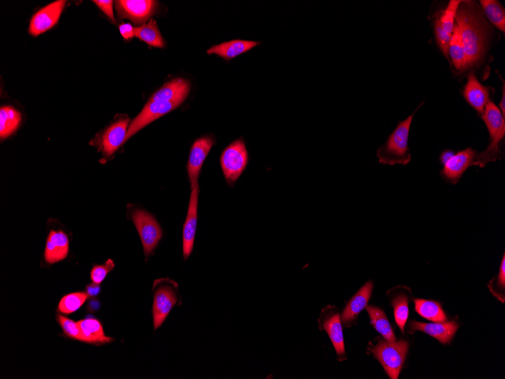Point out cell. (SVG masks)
<instances>
[{"mask_svg": "<svg viewBox=\"0 0 505 379\" xmlns=\"http://www.w3.org/2000/svg\"><path fill=\"white\" fill-rule=\"evenodd\" d=\"M479 6L473 1H462L457 11L458 25L464 43L467 69L482 61L488 46V26Z\"/></svg>", "mask_w": 505, "mask_h": 379, "instance_id": "1", "label": "cell"}, {"mask_svg": "<svg viewBox=\"0 0 505 379\" xmlns=\"http://www.w3.org/2000/svg\"><path fill=\"white\" fill-rule=\"evenodd\" d=\"M423 104L424 102L420 103L413 114L408 116L405 120L400 122L388 137L386 143L378 148L377 156L381 164L391 166L406 165L411 161L412 156L410 149L408 147V137H410L413 117Z\"/></svg>", "mask_w": 505, "mask_h": 379, "instance_id": "2", "label": "cell"}, {"mask_svg": "<svg viewBox=\"0 0 505 379\" xmlns=\"http://www.w3.org/2000/svg\"><path fill=\"white\" fill-rule=\"evenodd\" d=\"M481 117L488 129L489 144L484 151L477 153L474 166L484 169L488 163L501 158L499 145L505 135V118L497 105L490 100Z\"/></svg>", "mask_w": 505, "mask_h": 379, "instance_id": "3", "label": "cell"}, {"mask_svg": "<svg viewBox=\"0 0 505 379\" xmlns=\"http://www.w3.org/2000/svg\"><path fill=\"white\" fill-rule=\"evenodd\" d=\"M408 347L410 345L404 340L390 342L384 339L380 340L377 345L372 348L371 352L389 377L398 379L405 363Z\"/></svg>", "mask_w": 505, "mask_h": 379, "instance_id": "4", "label": "cell"}, {"mask_svg": "<svg viewBox=\"0 0 505 379\" xmlns=\"http://www.w3.org/2000/svg\"><path fill=\"white\" fill-rule=\"evenodd\" d=\"M220 163L227 183L234 184L248 164V152L243 139L235 140L224 149Z\"/></svg>", "mask_w": 505, "mask_h": 379, "instance_id": "5", "label": "cell"}, {"mask_svg": "<svg viewBox=\"0 0 505 379\" xmlns=\"http://www.w3.org/2000/svg\"><path fill=\"white\" fill-rule=\"evenodd\" d=\"M131 217L139 232L144 252L148 257L161 240L162 230L157 220L145 210L136 209L132 212Z\"/></svg>", "mask_w": 505, "mask_h": 379, "instance_id": "6", "label": "cell"}, {"mask_svg": "<svg viewBox=\"0 0 505 379\" xmlns=\"http://www.w3.org/2000/svg\"><path fill=\"white\" fill-rule=\"evenodd\" d=\"M319 328L328 333L340 361L346 359L344 338L339 309L329 305L323 308L318 319Z\"/></svg>", "mask_w": 505, "mask_h": 379, "instance_id": "7", "label": "cell"}, {"mask_svg": "<svg viewBox=\"0 0 505 379\" xmlns=\"http://www.w3.org/2000/svg\"><path fill=\"white\" fill-rule=\"evenodd\" d=\"M181 102H150L146 105L140 114L131 122L128 128L126 142L140 132L143 128L159 119V117L171 112L179 107Z\"/></svg>", "mask_w": 505, "mask_h": 379, "instance_id": "8", "label": "cell"}, {"mask_svg": "<svg viewBox=\"0 0 505 379\" xmlns=\"http://www.w3.org/2000/svg\"><path fill=\"white\" fill-rule=\"evenodd\" d=\"M477 155V151L472 148L455 154L440 171L442 179L453 185L458 184L466 171L474 166Z\"/></svg>", "mask_w": 505, "mask_h": 379, "instance_id": "9", "label": "cell"}, {"mask_svg": "<svg viewBox=\"0 0 505 379\" xmlns=\"http://www.w3.org/2000/svg\"><path fill=\"white\" fill-rule=\"evenodd\" d=\"M127 117L120 118L108 127L100 137L97 145L105 156L110 157L124 144L129 127Z\"/></svg>", "mask_w": 505, "mask_h": 379, "instance_id": "10", "label": "cell"}, {"mask_svg": "<svg viewBox=\"0 0 505 379\" xmlns=\"http://www.w3.org/2000/svg\"><path fill=\"white\" fill-rule=\"evenodd\" d=\"M65 0L51 4L36 14L30 23L29 32L37 37L56 25L66 5Z\"/></svg>", "mask_w": 505, "mask_h": 379, "instance_id": "11", "label": "cell"}, {"mask_svg": "<svg viewBox=\"0 0 505 379\" xmlns=\"http://www.w3.org/2000/svg\"><path fill=\"white\" fill-rule=\"evenodd\" d=\"M115 3L119 17L129 18L136 23L149 20L157 6V2L152 0H120Z\"/></svg>", "mask_w": 505, "mask_h": 379, "instance_id": "12", "label": "cell"}, {"mask_svg": "<svg viewBox=\"0 0 505 379\" xmlns=\"http://www.w3.org/2000/svg\"><path fill=\"white\" fill-rule=\"evenodd\" d=\"M198 183L191 187L187 217L184 228V255L187 259L193 250L198 222Z\"/></svg>", "mask_w": 505, "mask_h": 379, "instance_id": "13", "label": "cell"}, {"mask_svg": "<svg viewBox=\"0 0 505 379\" xmlns=\"http://www.w3.org/2000/svg\"><path fill=\"white\" fill-rule=\"evenodd\" d=\"M213 144L214 140L213 138L206 137L198 139L192 146L187 166L191 187L198 183V177L203 164L206 161Z\"/></svg>", "mask_w": 505, "mask_h": 379, "instance_id": "14", "label": "cell"}, {"mask_svg": "<svg viewBox=\"0 0 505 379\" xmlns=\"http://www.w3.org/2000/svg\"><path fill=\"white\" fill-rule=\"evenodd\" d=\"M176 301V294L170 287H161L155 292L153 304L154 329L163 324Z\"/></svg>", "mask_w": 505, "mask_h": 379, "instance_id": "15", "label": "cell"}, {"mask_svg": "<svg viewBox=\"0 0 505 379\" xmlns=\"http://www.w3.org/2000/svg\"><path fill=\"white\" fill-rule=\"evenodd\" d=\"M372 291L373 283L368 282L349 301L341 316V322L346 327L351 326L356 322L358 314L366 308Z\"/></svg>", "mask_w": 505, "mask_h": 379, "instance_id": "16", "label": "cell"}, {"mask_svg": "<svg viewBox=\"0 0 505 379\" xmlns=\"http://www.w3.org/2000/svg\"><path fill=\"white\" fill-rule=\"evenodd\" d=\"M466 101L481 115L484 112L486 105L489 100V89L478 80L474 73L467 76V82L464 89Z\"/></svg>", "mask_w": 505, "mask_h": 379, "instance_id": "17", "label": "cell"}, {"mask_svg": "<svg viewBox=\"0 0 505 379\" xmlns=\"http://www.w3.org/2000/svg\"><path fill=\"white\" fill-rule=\"evenodd\" d=\"M190 91L189 82L182 78H176L167 82L161 89L156 91L150 98V102H178L183 103Z\"/></svg>", "mask_w": 505, "mask_h": 379, "instance_id": "18", "label": "cell"}, {"mask_svg": "<svg viewBox=\"0 0 505 379\" xmlns=\"http://www.w3.org/2000/svg\"><path fill=\"white\" fill-rule=\"evenodd\" d=\"M69 252V240L62 230L52 231L46 241L45 259L49 264H55L66 258Z\"/></svg>", "mask_w": 505, "mask_h": 379, "instance_id": "19", "label": "cell"}, {"mask_svg": "<svg viewBox=\"0 0 505 379\" xmlns=\"http://www.w3.org/2000/svg\"><path fill=\"white\" fill-rule=\"evenodd\" d=\"M459 326L455 323L441 324H422L415 321L411 322V333L415 331H422L424 333L435 337L441 343H447L453 338Z\"/></svg>", "mask_w": 505, "mask_h": 379, "instance_id": "20", "label": "cell"}, {"mask_svg": "<svg viewBox=\"0 0 505 379\" xmlns=\"http://www.w3.org/2000/svg\"><path fill=\"white\" fill-rule=\"evenodd\" d=\"M260 44V42L234 40L214 46L208 50V54H216L227 61L245 53Z\"/></svg>", "mask_w": 505, "mask_h": 379, "instance_id": "21", "label": "cell"}, {"mask_svg": "<svg viewBox=\"0 0 505 379\" xmlns=\"http://www.w3.org/2000/svg\"><path fill=\"white\" fill-rule=\"evenodd\" d=\"M81 333L85 339V343L104 345L114 341L112 338L105 335L101 323L95 319H83L78 322Z\"/></svg>", "mask_w": 505, "mask_h": 379, "instance_id": "22", "label": "cell"}, {"mask_svg": "<svg viewBox=\"0 0 505 379\" xmlns=\"http://www.w3.org/2000/svg\"><path fill=\"white\" fill-rule=\"evenodd\" d=\"M449 55L450 62L457 70L467 69V57L461 33L458 25L455 23L450 43Z\"/></svg>", "mask_w": 505, "mask_h": 379, "instance_id": "23", "label": "cell"}, {"mask_svg": "<svg viewBox=\"0 0 505 379\" xmlns=\"http://www.w3.org/2000/svg\"><path fill=\"white\" fill-rule=\"evenodd\" d=\"M366 311L370 316L371 325L375 327L384 339L390 342L398 341L386 313L380 308L374 306H367Z\"/></svg>", "mask_w": 505, "mask_h": 379, "instance_id": "24", "label": "cell"}, {"mask_svg": "<svg viewBox=\"0 0 505 379\" xmlns=\"http://www.w3.org/2000/svg\"><path fill=\"white\" fill-rule=\"evenodd\" d=\"M21 121V114L10 106H4L0 110V137L5 139L13 134Z\"/></svg>", "mask_w": 505, "mask_h": 379, "instance_id": "25", "label": "cell"}, {"mask_svg": "<svg viewBox=\"0 0 505 379\" xmlns=\"http://www.w3.org/2000/svg\"><path fill=\"white\" fill-rule=\"evenodd\" d=\"M489 21L498 30L505 32V10L496 0H481L479 1Z\"/></svg>", "mask_w": 505, "mask_h": 379, "instance_id": "26", "label": "cell"}, {"mask_svg": "<svg viewBox=\"0 0 505 379\" xmlns=\"http://www.w3.org/2000/svg\"><path fill=\"white\" fill-rule=\"evenodd\" d=\"M135 36L154 47L162 48L164 41L158 28L157 22L151 20L147 25L134 28Z\"/></svg>", "mask_w": 505, "mask_h": 379, "instance_id": "27", "label": "cell"}, {"mask_svg": "<svg viewBox=\"0 0 505 379\" xmlns=\"http://www.w3.org/2000/svg\"><path fill=\"white\" fill-rule=\"evenodd\" d=\"M416 311L423 317L436 323H444L447 321V316L445 314L442 306L437 302L416 299L415 300Z\"/></svg>", "mask_w": 505, "mask_h": 379, "instance_id": "28", "label": "cell"}, {"mask_svg": "<svg viewBox=\"0 0 505 379\" xmlns=\"http://www.w3.org/2000/svg\"><path fill=\"white\" fill-rule=\"evenodd\" d=\"M89 294L84 292L69 294L60 301L58 310L65 314L74 313L87 300Z\"/></svg>", "mask_w": 505, "mask_h": 379, "instance_id": "29", "label": "cell"}, {"mask_svg": "<svg viewBox=\"0 0 505 379\" xmlns=\"http://www.w3.org/2000/svg\"><path fill=\"white\" fill-rule=\"evenodd\" d=\"M461 2V0H451L446 9L442 11L439 16L442 29L450 35L452 34L457 11H458Z\"/></svg>", "mask_w": 505, "mask_h": 379, "instance_id": "30", "label": "cell"}, {"mask_svg": "<svg viewBox=\"0 0 505 379\" xmlns=\"http://www.w3.org/2000/svg\"><path fill=\"white\" fill-rule=\"evenodd\" d=\"M396 324L404 333V327L408 317V300L404 295H400L393 300Z\"/></svg>", "mask_w": 505, "mask_h": 379, "instance_id": "31", "label": "cell"}, {"mask_svg": "<svg viewBox=\"0 0 505 379\" xmlns=\"http://www.w3.org/2000/svg\"><path fill=\"white\" fill-rule=\"evenodd\" d=\"M435 31L436 41L439 46V48L441 50L442 53L444 55L445 58H446L447 60L450 63L449 49L452 35H450L444 31L441 26L439 17L437 18L435 21Z\"/></svg>", "mask_w": 505, "mask_h": 379, "instance_id": "32", "label": "cell"}, {"mask_svg": "<svg viewBox=\"0 0 505 379\" xmlns=\"http://www.w3.org/2000/svg\"><path fill=\"white\" fill-rule=\"evenodd\" d=\"M57 321L60 326H62L64 333L70 338L81 342H85V339L83 336L78 323L71 321V319L65 317L62 315L57 316Z\"/></svg>", "mask_w": 505, "mask_h": 379, "instance_id": "33", "label": "cell"}, {"mask_svg": "<svg viewBox=\"0 0 505 379\" xmlns=\"http://www.w3.org/2000/svg\"><path fill=\"white\" fill-rule=\"evenodd\" d=\"M115 267L113 260H108L104 265L95 266L91 271V279L94 283L100 284L103 282L108 272Z\"/></svg>", "mask_w": 505, "mask_h": 379, "instance_id": "34", "label": "cell"}, {"mask_svg": "<svg viewBox=\"0 0 505 379\" xmlns=\"http://www.w3.org/2000/svg\"><path fill=\"white\" fill-rule=\"evenodd\" d=\"M93 3L97 5L108 18L116 23L113 10L114 2L112 1V0H107V1H105V0H96V1H93Z\"/></svg>", "mask_w": 505, "mask_h": 379, "instance_id": "35", "label": "cell"}, {"mask_svg": "<svg viewBox=\"0 0 505 379\" xmlns=\"http://www.w3.org/2000/svg\"><path fill=\"white\" fill-rule=\"evenodd\" d=\"M119 31L125 40L133 39L135 37L134 28L130 23H122L119 27Z\"/></svg>", "mask_w": 505, "mask_h": 379, "instance_id": "36", "label": "cell"}, {"mask_svg": "<svg viewBox=\"0 0 505 379\" xmlns=\"http://www.w3.org/2000/svg\"><path fill=\"white\" fill-rule=\"evenodd\" d=\"M504 255L502 258V262L500 267L499 274L498 277V282L499 286L504 288L505 286V257Z\"/></svg>", "mask_w": 505, "mask_h": 379, "instance_id": "37", "label": "cell"}, {"mask_svg": "<svg viewBox=\"0 0 505 379\" xmlns=\"http://www.w3.org/2000/svg\"><path fill=\"white\" fill-rule=\"evenodd\" d=\"M101 291L100 284L92 283L87 287V293L90 297H95L98 295Z\"/></svg>", "mask_w": 505, "mask_h": 379, "instance_id": "38", "label": "cell"}, {"mask_svg": "<svg viewBox=\"0 0 505 379\" xmlns=\"http://www.w3.org/2000/svg\"><path fill=\"white\" fill-rule=\"evenodd\" d=\"M499 75L502 82V99L499 104V107L503 117L505 118V82L502 77L500 75Z\"/></svg>", "mask_w": 505, "mask_h": 379, "instance_id": "39", "label": "cell"}, {"mask_svg": "<svg viewBox=\"0 0 505 379\" xmlns=\"http://www.w3.org/2000/svg\"><path fill=\"white\" fill-rule=\"evenodd\" d=\"M455 155V153L452 151H444L442 152L440 155V161L442 164L444 165L446 164L453 156Z\"/></svg>", "mask_w": 505, "mask_h": 379, "instance_id": "40", "label": "cell"}]
</instances>
